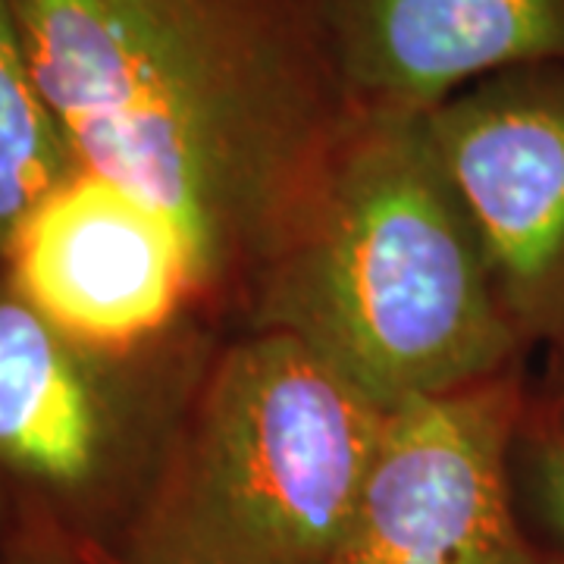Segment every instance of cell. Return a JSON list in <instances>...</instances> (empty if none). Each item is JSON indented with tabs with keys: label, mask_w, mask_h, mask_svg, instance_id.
Masks as SVG:
<instances>
[{
	"label": "cell",
	"mask_w": 564,
	"mask_h": 564,
	"mask_svg": "<svg viewBox=\"0 0 564 564\" xmlns=\"http://www.w3.org/2000/svg\"><path fill=\"white\" fill-rule=\"evenodd\" d=\"M524 367L392 411L343 540L323 564H549L524 524L511 448Z\"/></svg>",
	"instance_id": "5b68a950"
},
{
	"label": "cell",
	"mask_w": 564,
	"mask_h": 564,
	"mask_svg": "<svg viewBox=\"0 0 564 564\" xmlns=\"http://www.w3.org/2000/svg\"><path fill=\"white\" fill-rule=\"evenodd\" d=\"M76 549H79L82 564H132V562H126L122 555H117L113 549H107L104 543L79 540V543H76Z\"/></svg>",
	"instance_id": "4fadbf2b"
},
{
	"label": "cell",
	"mask_w": 564,
	"mask_h": 564,
	"mask_svg": "<svg viewBox=\"0 0 564 564\" xmlns=\"http://www.w3.org/2000/svg\"><path fill=\"white\" fill-rule=\"evenodd\" d=\"M358 110L430 113L505 69L564 63V0H321Z\"/></svg>",
	"instance_id": "ba28073f"
},
{
	"label": "cell",
	"mask_w": 564,
	"mask_h": 564,
	"mask_svg": "<svg viewBox=\"0 0 564 564\" xmlns=\"http://www.w3.org/2000/svg\"><path fill=\"white\" fill-rule=\"evenodd\" d=\"M79 170L29 66L17 0H0V267L25 217Z\"/></svg>",
	"instance_id": "9c48e42d"
},
{
	"label": "cell",
	"mask_w": 564,
	"mask_h": 564,
	"mask_svg": "<svg viewBox=\"0 0 564 564\" xmlns=\"http://www.w3.org/2000/svg\"><path fill=\"white\" fill-rule=\"evenodd\" d=\"M245 329L285 333L386 414L524 367L430 113L361 110L263 270Z\"/></svg>",
	"instance_id": "7a4b0ae2"
},
{
	"label": "cell",
	"mask_w": 564,
	"mask_h": 564,
	"mask_svg": "<svg viewBox=\"0 0 564 564\" xmlns=\"http://www.w3.org/2000/svg\"><path fill=\"white\" fill-rule=\"evenodd\" d=\"M0 564H82L76 540L47 518L0 521Z\"/></svg>",
	"instance_id": "8fae6325"
},
{
	"label": "cell",
	"mask_w": 564,
	"mask_h": 564,
	"mask_svg": "<svg viewBox=\"0 0 564 564\" xmlns=\"http://www.w3.org/2000/svg\"><path fill=\"white\" fill-rule=\"evenodd\" d=\"M524 348L564 339V63L505 69L430 110Z\"/></svg>",
	"instance_id": "8992f818"
},
{
	"label": "cell",
	"mask_w": 564,
	"mask_h": 564,
	"mask_svg": "<svg viewBox=\"0 0 564 564\" xmlns=\"http://www.w3.org/2000/svg\"><path fill=\"white\" fill-rule=\"evenodd\" d=\"M511 474L518 505L543 527L555 552L564 558V399L530 386L524 417L511 448Z\"/></svg>",
	"instance_id": "30bf717a"
},
{
	"label": "cell",
	"mask_w": 564,
	"mask_h": 564,
	"mask_svg": "<svg viewBox=\"0 0 564 564\" xmlns=\"http://www.w3.org/2000/svg\"><path fill=\"white\" fill-rule=\"evenodd\" d=\"M85 173L176 223L202 311L245 314L361 110L321 0H17Z\"/></svg>",
	"instance_id": "6da1fadb"
},
{
	"label": "cell",
	"mask_w": 564,
	"mask_h": 564,
	"mask_svg": "<svg viewBox=\"0 0 564 564\" xmlns=\"http://www.w3.org/2000/svg\"><path fill=\"white\" fill-rule=\"evenodd\" d=\"M540 389L564 399V339L549 348V367H545V377Z\"/></svg>",
	"instance_id": "7c38bea8"
},
{
	"label": "cell",
	"mask_w": 564,
	"mask_h": 564,
	"mask_svg": "<svg viewBox=\"0 0 564 564\" xmlns=\"http://www.w3.org/2000/svg\"><path fill=\"white\" fill-rule=\"evenodd\" d=\"M0 273L57 333L104 355L161 348L202 311L176 223L85 170L25 217Z\"/></svg>",
	"instance_id": "52a82bcc"
},
{
	"label": "cell",
	"mask_w": 564,
	"mask_h": 564,
	"mask_svg": "<svg viewBox=\"0 0 564 564\" xmlns=\"http://www.w3.org/2000/svg\"><path fill=\"white\" fill-rule=\"evenodd\" d=\"M386 417L299 339L245 329L185 389L144 496L107 549L132 564H323Z\"/></svg>",
	"instance_id": "3957f363"
},
{
	"label": "cell",
	"mask_w": 564,
	"mask_h": 564,
	"mask_svg": "<svg viewBox=\"0 0 564 564\" xmlns=\"http://www.w3.org/2000/svg\"><path fill=\"white\" fill-rule=\"evenodd\" d=\"M163 355L73 343L0 273V521L39 514L76 543H117L182 404Z\"/></svg>",
	"instance_id": "277c9868"
},
{
	"label": "cell",
	"mask_w": 564,
	"mask_h": 564,
	"mask_svg": "<svg viewBox=\"0 0 564 564\" xmlns=\"http://www.w3.org/2000/svg\"><path fill=\"white\" fill-rule=\"evenodd\" d=\"M549 564H564L562 555H555V552H549Z\"/></svg>",
	"instance_id": "5bb4252c"
}]
</instances>
